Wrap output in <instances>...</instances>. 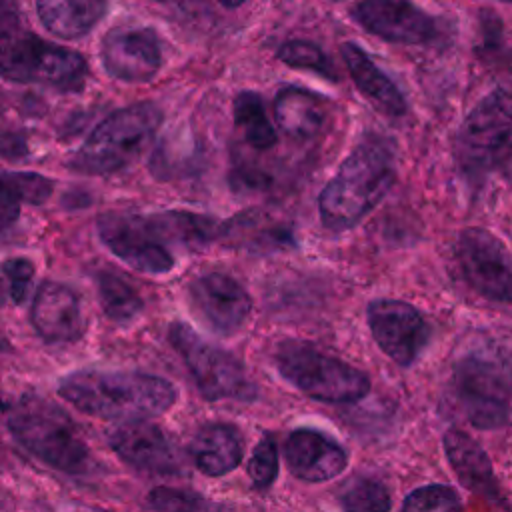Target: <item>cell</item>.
<instances>
[{"mask_svg":"<svg viewBox=\"0 0 512 512\" xmlns=\"http://www.w3.org/2000/svg\"><path fill=\"white\" fill-rule=\"evenodd\" d=\"M58 392L80 412L122 424L164 414L178 396L174 384L160 376L122 370L72 372L60 380Z\"/></svg>","mask_w":512,"mask_h":512,"instance_id":"6da1fadb","label":"cell"},{"mask_svg":"<svg viewBox=\"0 0 512 512\" xmlns=\"http://www.w3.org/2000/svg\"><path fill=\"white\" fill-rule=\"evenodd\" d=\"M394 176L392 146L378 136L364 138L318 196L322 224L334 232L356 226L386 196Z\"/></svg>","mask_w":512,"mask_h":512,"instance_id":"7a4b0ae2","label":"cell"},{"mask_svg":"<svg viewBox=\"0 0 512 512\" xmlns=\"http://www.w3.org/2000/svg\"><path fill=\"white\" fill-rule=\"evenodd\" d=\"M86 60L32 32L18 6L0 2V76L18 84H46L56 90L84 86Z\"/></svg>","mask_w":512,"mask_h":512,"instance_id":"3957f363","label":"cell"},{"mask_svg":"<svg viewBox=\"0 0 512 512\" xmlns=\"http://www.w3.org/2000/svg\"><path fill=\"white\" fill-rule=\"evenodd\" d=\"M8 428L16 442L32 456L66 474H84L92 454L74 420L46 398L26 396L8 414Z\"/></svg>","mask_w":512,"mask_h":512,"instance_id":"277c9868","label":"cell"},{"mask_svg":"<svg viewBox=\"0 0 512 512\" xmlns=\"http://www.w3.org/2000/svg\"><path fill=\"white\" fill-rule=\"evenodd\" d=\"M454 394L472 426H504L512 406V356L490 342L468 350L454 364Z\"/></svg>","mask_w":512,"mask_h":512,"instance_id":"5b68a950","label":"cell"},{"mask_svg":"<svg viewBox=\"0 0 512 512\" xmlns=\"http://www.w3.org/2000/svg\"><path fill=\"white\" fill-rule=\"evenodd\" d=\"M162 124V110L138 102L106 116L72 154L68 166L84 174H112L132 164L152 142Z\"/></svg>","mask_w":512,"mask_h":512,"instance_id":"8992f818","label":"cell"},{"mask_svg":"<svg viewBox=\"0 0 512 512\" xmlns=\"http://www.w3.org/2000/svg\"><path fill=\"white\" fill-rule=\"evenodd\" d=\"M274 358L278 372L314 400L346 404L364 398L370 390V380L362 370L320 352L308 342L284 340Z\"/></svg>","mask_w":512,"mask_h":512,"instance_id":"52a82bcc","label":"cell"},{"mask_svg":"<svg viewBox=\"0 0 512 512\" xmlns=\"http://www.w3.org/2000/svg\"><path fill=\"white\" fill-rule=\"evenodd\" d=\"M456 158L468 174H484L512 158V94L504 88L484 96L464 118Z\"/></svg>","mask_w":512,"mask_h":512,"instance_id":"ba28073f","label":"cell"},{"mask_svg":"<svg viewBox=\"0 0 512 512\" xmlns=\"http://www.w3.org/2000/svg\"><path fill=\"white\" fill-rule=\"evenodd\" d=\"M168 340L186 362L206 400L250 402L256 398V386L248 378L242 362L230 352L206 342L182 322L170 324Z\"/></svg>","mask_w":512,"mask_h":512,"instance_id":"9c48e42d","label":"cell"},{"mask_svg":"<svg viewBox=\"0 0 512 512\" xmlns=\"http://www.w3.org/2000/svg\"><path fill=\"white\" fill-rule=\"evenodd\" d=\"M104 246L126 266L144 274H166L174 268L170 242L156 214L104 212L96 218Z\"/></svg>","mask_w":512,"mask_h":512,"instance_id":"30bf717a","label":"cell"},{"mask_svg":"<svg viewBox=\"0 0 512 512\" xmlns=\"http://www.w3.org/2000/svg\"><path fill=\"white\" fill-rule=\"evenodd\" d=\"M456 260L472 290L490 302L512 304V258L484 228H464L456 240Z\"/></svg>","mask_w":512,"mask_h":512,"instance_id":"8fae6325","label":"cell"},{"mask_svg":"<svg viewBox=\"0 0 512 512\" xmlns=\"http://www.w3.org/2000/svg\"><path fill=\"white\" fill-rule=\"evenodd\" d=\"M370 332L380 350L400 366H410L428 344L430 326L402 300H372L366 308Z\"/></svg>","mask_w":512,"mask_h":512,"instance_id":"7c38bea8","label":"cell"},{"mask_svg":"<svg viewBox=\"0 0 512 512\" xmlns=\"http://www.w3.org/2000/svg\"><path fill=\"white\" fill-rule=\"evenodd\" d=\"M188 298L198 318L214 332L234 334L250 316L252 300L238 280L224 272H208L192 280Z\"/></svg>","mask_w":512,"mask_h":512,"instance_id":"4fadbf2b","label":"cell"},{"mask_svg":"<svg viewBox=\"0 0 512 512\" xmlns=\"http://www.w3.org/2000/svg\"><path fill=\"white\" fill-rule=\"evenodd\" d=\"M104 70L122 82H150L162 66V48L152 28H112L102 38Z\"/></svg>","mask_w":512,"mask_h":512,"instance_id":"5bb4252c","label":"cell"},{"mask_svg":"<svg viewBox=\"0 0 512 512\" xmlns=\"http://www.w3.org/2000/svg\"><path fill=\"white\" fill-rule=\"evenodd\" d=\"M110 448L132 468L158 476L186 472L182 454L174 442L154 424L126 422L108 434Z\"/></svg>","mask_w":512,"mask_h":512,"instance_id":"9a60e30c","label":"cell"},{"mask_svg":"<svg viewBox=\"0 0 512 512\" xmlns=\"http://www.w3.org/2000/svg\"><path fill=\"white\" fill-rule=\"evenodd\" d=\"M370 34L394 44H428L438 36L436 20L422 8L398 0H366L352 8Z\"/></svg>","mask_w":512,"mask_h":512,"instance_id":"2e32d148","label":"cell"},{"mask_svg":"<svg viewBox=\"0 0 512 512\" xmlns=\"http://www.w3.org/2000/svg\"><path fill=\"white\" fill-rule=\"evenodd\" d=\"M30 320L34 330L52 344L80 340L86 318L76 292L60 282H42L36 290Z\"/></svg>","mask_w":512,"mask_h":512,"instance_id":"e0dca14e","label":"cell"},{"mask_svg":"<svg viewBox=\"0 0 512 512\" xmlns=\"http://www.w3.org/2000/svg\"><path fill=\"white\" fill-rule=\"evenodd\" d=\"M284 458L290 472L304 482H326L338 476L348 456L340 444L318 430L298 428L284 444Z\"/></svg>","mask_w":512,"mask_h":512,"instance_id":"ac0fdd59","label":"cell"},{"mask_svg":"<svg viewBox=\"0 0 512 512\" xmlns=\"http://www.w3.org/2000/svg\"><path fill=\"white\" fill-rule=\"evenodd\" d=\"M194 466L206 476H224L238 468L244 456V440L238 428L224 422L204 424L190 442Z\"/></svg>","mask_w":512,"mask_h":512,"instance_id":"d6986e66","label":"cell"},{"mask_svg":"<svg viewBox=\"0 0 512 512\" xmlns=\"http://www.w3.org/2000/svg\"><path fill=\"white\" fill-rule=\"evenodd\" d=\"M342 58L356 88L384 114L402 116L406 100L398 86L376 66V62L354 42L342 44Z\"/></svg>","mask_w":512,"mask_h":512,"instance_id":"ffe728a7","label":"cell"},{"mask_svg":"<svg viewBox=\"0 0 512 512\" xmlns=\"http://www.w3.org/2000/svg\"><path fill=\"white\" fill-rule=\"evenodd\" d=\"M444 450L452 470L466 488L492 500L498 496V482L490 458L474 438L452 428L444 434Z\"/></svg>","mask_w":512,"mask_h":512,"instance_id":"44dd1931","label":"cell"},{"mask_svg":"<svg viewBox=\"0 0 512 512\" xmlns=\"http://www.w3.org/2000/svg\"><path fill=\"white\" fill-rule=\"evenodd\" d=\"M274 118L284 134L296 140L314 138L326 120L324 100L304 88L286 86L274 98Z\"/></svg>","mask_w":512,"mask_h":512,"instance_id":"7402d4cb","label":"cell"},{"mask_svg":"<svg viewBox=\"0 0 512 512\" xmlns=\"http://www.w3.org/2000/svg\"><path fill=\"white\" fill-rule=\"evenodd\" d=\"M36 10L46 30L58 38L74 40L100 22L106 4L100 0H44L36 4Z\"/></svg>","mask_w":512,"mask_h":512,"instance_id":"603a6c76","label":"cell"},{"mask_svg":"<svg viewBox=\"0 0 512 512\" xmlns=\"http://www.w3.org/2000/svg\"><path fill=\"white\" fill-rule=\"evenodd\" d=\"M218 238H222L228 246L244 250L278 248L286 240L282 230L276 224L268 222V218L256 210L242 212L232 220L224 222L218 230Z\"/></svg>","mask_w":512,"mask_h":512,"instance_id":"cb8c5ba5","label":"cell"},{"mask_svg":"<svg viewBox=\"0 0 512 512\" xmlns=\"http://www.w3.org/2000/svg\"><path fill=\"white\" fill-rule=\"evenodd\" d=\"M166 238L170 244H176L180 248L188 250H200L212 240L218 238L220 226L212 218L182 212V210H168L156 214Z\"/></svg>","mask_w":512,"mask_h":512,"instance_id":"d4e9b609","label":"cell"},{"mask_svg":"<svg viewBox=\"0 0 512 512\" xmlns=\"http://www.w3.org/2000/svg\"><path fill=\"white\" fill-rule=\"evenodd\" d=\"M234 124L242 130L246 142L256 150H268L276 144L278 136L272 128L264 102L256 92H240L234 98Z\"/></svg>","mask_w":512,"mask_h":512,"instance_id":"484cf974","label":"cell"},{"mask_svg":"<svg viewBox=\"0 0 512 512\" xmlns=\"http://www.w3.org/2000/svg\"><path fill=\"white\" fill-rule=\"evenodd\" d=\"M96 282L100 306L110 320L130 322L142 312V296L126 278L112 272H100Z\"/></svg>","mask_w":512,"mask_h":512,"instance_id":"4316f807","label":"cell"},{"mask_svg":"<svg viewBox=\"0 0 512 512\" xmlns=\"http://www.w3.org/2000/svg\"><path fill=\"white\" fill-rule=\"evenodd\" d=\"M276 56H278V60H282L284 64H288L292 68H302V70L316 72V74H320V76H324L332 82L338 80V72L334 70L332 60L314 42L288 40L278 48Z\"/></svg>","mask_w":512,"mask_h":512,"instance_id":"83f0119b","label":"cell"},{"mask_svg":"<svg viewBox=\"0 0 512 512\" xmlns=\"http://www.w3.org/2000/svg\"><path fill=\"white\" fill-rule=\"evenodd\" d=\"M388 488L376 478H358L342 496L344 512H390Z\"/></svg>","mask_w":512,"mask_h":512,"instance_id":"f1b7e54d","label":"cell"},{"mask_svg":"<svg viewBox=\"0 0 512 512\" xmlns=\"http://www.w3.org/2000/svg\"><path fill=\"white\" fill-rule=\"evenodd\" d=\"M402 512H460V498L448 486L430 484L410 492Z\"/></svg>","mask_w":512,"mask_h":512,"instance_id":"f546056e","label":"cell"},{"mask_svg":"<svg viewBox=\"0 0 512 512\" xmlns=\"http://www.w3.org/2000/svg\"><path fill=\"white\" fill-rule=\"evenodd\" d=\"M246 472L256 488H268L278 476V446L270 434H264L254 446Z\"/></svg>","mask_w":512,"mask_h":512,"instance_id":"4dcf8cb0","label":"cell"},{"mask_svg":"<svg viewBox=\"0 0 512 512\" xmlns=\"http://www.w3.org/2000/svg\"><path fill=\"white\" fill-rule=\"evenodd\" d=\"M0 178L18 196V200L34 206L44 204L54 192V180L36 172H0Z\"/></svg>","mask_w":512,"mask_h":512,"instance_id":"1f68e13d","label":"cell"},{"mask_svg":"<svg viewBox=\"0 0 512 512\" xmlns=\"http://www.w3.org/2000/svg\"><path fill=\"white\" fill-rule=\"evenodd\" d=\"M148 504L156 512H204L208 508L206 500L200 494L168 486H158L150 490Z\"/></svg>","mask_w":512,"mask_h":512,"instance_id":"d6a6232c","label":"cell"},{"mask_svg":"<svg viewBox=\"0 0 512 512\" xmlns=\"http://www.w3.org/2000/svg\"><path fill=\"white\" fill-rule=\"evenodd\" d=\"M2 272L8 280V294L16 304H22L28 296L32 278H34V264L26 258H8L2 262Z\"/></svg>","mask_w":512,"mask_h":512,"instance_id":"836d02e7","label":"cell"},{"mask_svg":"<svg viewBox=\"0 0 512 512\" xmlns=\"http://www.w3.org/2000/svg\"><path fill=\"white\" fill-rule=\"evenodd\" d=\"M20 216V200L0 178V230L14 224Z\"/></svg>","mask_w":512,"mask_h":512,"instance_id":"e575fe53","label":"cell"},{"mask_svg":"<svg viewBox=\"0 0 512 512\" xmlns=\"http://www.w3.org/2000/svg\"><path fill=\"white\" fill-rule=\"evenodd\" d=\"M230 184L236 190H262L266 186V174L252 166H242L230 174Z\"/></svg>","mask_w":512,"mask_h":512,"instance_id":"d590c367","label":"cell"},{"mask_svg":"<svg viewBox=\"0 0 512 512\" xmlns=\"http://www.w3.org/2000/svg\"><path fill=\"white\" fill-rule=\"evenodd\" d=\"M26 138L16 132H4L0 134V154L6 158H20L26 156Z\"/></svg>","mask_w":512,"mask_h":512,"instance_id":"8d00e7d4","label":"cell"},{"mask_svg":"<svg viewBox=\"0 0 512 512\" xmlns=\"http://www.w3.org/2000/svg\"><path fill=\"white\" fill-rule=\"evenodd\" d=\"M4 302H6V290H4V284L0 278V306H4Z\"/></svg>","mask_w":512,"mask_h":512,"instance_id":"74e56055","label":"cell"},{"mask_svg":"<svg viewBox=\"0 0 512 512\" xmlns=\"http://www.w3.org/2000/svg\"><path fill=\"white\" fill-rule=\"evenodd\" d=\"M8 348H10V346H8V342H6V340H2V338H0V354H4V352H6V350H8Z\"/></svg>","mask_w":512,"mask_h":512,"instance_id":"f35d334b","label":"cell"}]
</instances>
